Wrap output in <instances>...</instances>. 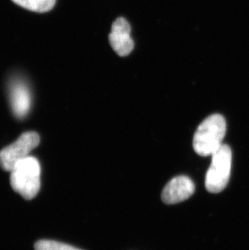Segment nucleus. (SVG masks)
I'll return each instance as SVG.
<instances>
[{
  "instance_id": "0eeeda50",
  "label": "nucleus",
  "mask_w": 249,
  "mask_h": 250,
  "mask_svg": "<svg viewBox=\"0 0 249 250\" xmlns=\"http://www.w3.org/2000/svg\"><path fill=\"white\" fill-rule=\"evenodd\" d=\"M9 100L14 115L19 119L25 118L30 110L32 97L30 90L24 81H12L9 87Z\"/></svg>"
},
{
  "instance_id": "f257e3e1",
  "label": "nucleus",
  "mask_w": 249,
  "mask_h": 250,
  "mask_svg": "<svg viewBox=\"0 0 249 250\" xmlns=\"http://www.w3.org/2000/svg\"><path fill=\"white\" fill-rule=\"evenodd\" d=\"M227 123L220 114H212L198 126L193 136V149L199 156H212L223 145Z\"/></svg>"
},
{
  "instance_id": "7ed1b4c3",
  "label": "nucleus",
  "mask_w": 249,
  "mask_h": 250,
  "mask_svg": "<svg viewBox=\"0 0 249 250\" xmlns=\"http://www.w3.org/2000/svg\"><path fill=\"white\" fill-rule=\"evenodd\" d=\"M232 153L228 145L223 144L212 155L211 165L206 176V188L210 193L223 191L230 179Z\"/></svg>"
},
{
  "instance_id": "39448f33",
  "label": "nucleus",
  "mask_w": 249,
  "mask_h": 250,
  "mask_svg": "<svg viewBox=\"0 0 249 250\" xmlns=\"http://www.w3.org/2000/svg\"><path fill=\"white\" fill-rule=\"evenodd\" d=\"M130 33V25L123 17L118 18L112 24L108 40L113 50L119 56H127L134 49V42L132 40Z\"/></svg>"
},
{
  "instance_id": "6e6552de",
  "label": "nucleus",
  "mask_w": 249,
  "mask_h": 250,
  "mask_svg": "<svg viewBox=\"0 0 249 250\" xmlns=\"http://www.w3.org/2000/svg\"><path fill=\"white\" fill-rule=\"evenodd\" d=\"M16 4L20 7L32 12L44 13L47 12L53 8L55 5L56 0H12Z\"/></svg>"
},
{
  "instance_id": "423d86ee",
  "label": "nucleus",
  "mask_w": 249,
  "mask_h": 250,
  "mask_svg": "<svg viewBox=\"0 0 249 250\" xmlns=\"http://www.w3.org/2000/svg\"><path fill=\"white\" fill-rule=\"evenodd\" d=\"M195 191V185L189 177L178 176L171 180L163 189L162 200L166 204H176L186 200Z\"/></svg>"
},
{
  "instance_id": "f03ea898",
  "label": "nucleus",
  "mask_w": 249,
  "mask_h": 250,
  "mask_svg": "<svg viewBox=\"0 0 249 250\" xmlns=\"http://www.w3.org/2000/svg\"><path fill=\"white\" fill-rule=\"evenodd\" d=\"M10 172V182L14 191L26 200L35 198L41 189V166L38 159L28 156Z\"/></svg>"
},
{
  "instance_id": "1a4fd4ad",
  "label": "nucleus",
  "mask_w": 249,
  "mask_h": 250,
  "mask_svg": "<svg viewBox=\"0 0 249 250\" xmlns=\"http://www.w3.org/2000/svg\"><path fill=\"white\" fill-rule=\"evenodd\" d=\"M35 250H82L59 241L42 240L34 245Z\"/></svg>"
},
{
  "instance_id": "20e7f679",
  "label": "nucleus",
  "mask_w": 249,
  "mask_h": 250,
  "mask_svg": "<svg viewBox=\"0 0 249 250\" xmlns=\"http://www.w3.org/2000/svg\"><path fill=\"white\" fill-rule=\"evenodd\" d=\"M40 144L38 133L29 131L22 134L17 141L0 151V166L10 172L18 162L29 156L31 151Z\"/></svg>"
}]
</instances>
